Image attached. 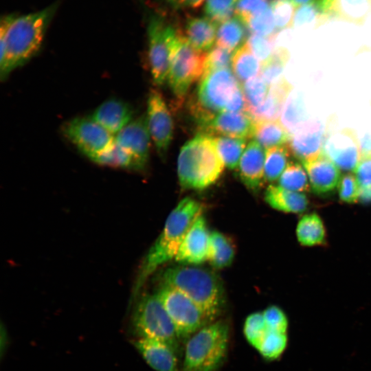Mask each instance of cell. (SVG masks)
I'll use <instances>...</instances> for the list:
<instances>
[{"mask_svg": "<svg viewBox=\"0 0 371 371\" xmlns=\"http://www.w3.org/2000/svg\"><path fill=\"white\" fill-rule=\"evenodd\" d=\"M52 9L21 16L9 15L0 28V77L5 79L16 68L28 61L38 51Z\"/></svg>", "mask_w": 371, "mask_h": 371, "instance_id": "1", "label": "cell"}, {"mask_svg": "<svg viewBox=\"0 0 371 371\" xmlns=\"http://www.w3.org/2000/svg\"><path fill=\"white\" fill-rule=\"evenodd\" d=\"M202 212V205L191 197L181 199L172 210L139 267L133 287V297L139 295L147 279L159 266L175 258L186 233Z\"/></svg>", "mask_w": 371, "mask_h": 371, "instance_id": "2", "label": "cell"}, {"mask_svg": "<svg viewBox=\"0 0 371 371\" xmlns=\"http://www.w3.org/2000/svg\"><path fill=\"white\" fill-rule=\"evenodd\" d=\"M161 285L174 288L192 300L212 322L225 304L223 284L213 271L197 265L166 269L160 276Z\"/></svg>", "mask_w": 371, "mask_h": 371, "instance_id": "3", "label": "cell"}, {"mask_svg": "<svg viewBox=\"0 0 371 371\" xmlns=\"http://www.w3.org/2000/svg\"><path fill=\"white\" fill-rule=\"evenodd\" d=\"M225 164L214 137L199 133L181 148L177 160L180 186L187 190H203L221 176Z\"/></svg>", "mask_w": 371, "mask_h": 371, "instance_id": "4", "label": "cell"}, {"mask_svg": "<svg viewBox=\"0 0 371 371\" xmlns=\"http://www.w3.org/2000/svg\"><path fill=\"white\" fill-rule=\"evenodd\" d=\"M230 330L216 319L205 326L185 344L181 371H218L227 355Z\"/></svg>", "mask_w": 371, "mask_h": 371, "instance_id": "5", "label": "cell"}, {"mask_svg": "<svg viewBox=\"0 0 371 371\" xmlns=\"http://www.w3.org/2000/svg\"><path fill=\"white\" fill-rule=\"evenodd\" d=\"M240 87L228 69H220L203 75L190 110L200 128L215 115L226 110L236 91Z\"/></svg>", "mask_w": 371, "mask_h": 371, "instance_id": "6", "label": "cell"}, {"mask_svg": "<svg viewBox=\"0 0 371 371\" xmlns=\"http://www.w3.org/2000/svg\"><path fill=\"white\" fill-rule=\"evenodd\" d=\"M133 324L140 338L161 341L177 354L181 344L175 325L156 293L146 294L136 304Z\"/></svg>", "mask_w": 371, "mask_h": 371, "instance_id": "7", "label": "cell"}, {"mask_svg": "<svg viewBox=\"0 0 371 371\" xmlns=\"http://www.w3.org/2000/svg\"><path fill=\"white\" fill-rule=\"evenodd\" d=\"M206 55V53L194 49L179 32L168 77L170 87L178 98L182 99L190 86L202 78Z\"/></svg>", "mask_w": 371, "mask_h": 371, "instance_id": "8", "label": "cell"}, {"mask_svg": "<svg viewBox=\"0 0 371 371\" xmlns=\"http://www.w3.org/2000/svg\"><path fill=\"white\" fill-rule=\"evenodd\" d=\"M172 319L181 343L211 323L201 308L178 290L161 285L156 293Z\"/></svg>", "mask_w": 371, "mask_h": 371, "instance_id": "9", "label": "cell"}, {"mask_svg": "<svg viewBox=\"0 0 371 371\" xmlns=\"http://www.w3.org/2000/svg\"><path fill=\"white\" fill-rule=\"evenodd\" d=\"M179 35L172 26L159 17L150 19L148 26V63L154 83L168 80L173 48Z\"/></svg>", "mask_w": 371, "mask_h": 371, "instance_id": "10", "label": "cell"}, {"mask_svg": "<svg viewBox=\"0 0 371 371\" xmlns=\"http://www.w3.org/2000/svg\"><path fill=\"white\" fill-rule=\"evenodd\" d=\"M66 137L91 160L107 148L114 141L113 134L89 117H76L63 128Z\"/></svg>", "mask_w": 371, "mask_h": 371, "instance_id": "11", "label": "cell"}, {"mask_svg": "<svg viewBox=\"0 0 371 371\" xmlns=\"http://www.w3.org/2000/svg\"><path fill=\"white\" fill-rule=\"evenodd\" d=\"M322 154L343 170H355L361 161L360 144L353 129L333 130L328 126Z\"/></svg>", "mask_w": 371, "mask_h": 371, "instance_id": "12", "label": "cell"}, {"mask_svg": "<svg viewBox=\"0 0 371 371\" xmlns=\"http://www.w3.org/2000/svg\"><path fill=\"white\" fill-rule=\"evenodd\" d=\"M147 123L157 153L164 159L173 136V122L161 93L151 89L147 101Z\"/></svg>", "mask_w": 371, "mask_h": 371, "instance_id": "13", "label": "cell"}, {"mask_svg": "<svg viewBox=\"0 0 371 371\" xmlns=\"http://www.w3.org/2000/svg\"><path fill=\"white\" fill-rule=\"evenodd\" d=\"M150 137L145 115L132 120L115 137V141L133 158L136 170L145 168L148 161Z\"/></svg>", "mask_w": 371, "mask_h": 371, "instance_id": "14", "label": "cell"}, {"mask_svg": "<svg viewBox=\"0 0 371 371\" xmlns=\"http://www.w3.org/2000/svg\"><path fill=\"white\" fill-rule=\"evenodd\" d=\"M210 232L203 214L186 233L175 260L183 265H199L207 260Z\"/></svg>", "mask_w": 371, "mask_h": 371, "instance_id": "15", "label": "cell"}, {"mask_svg": "<svg viewBox=\"0 0 371 371\" xmlns=\"http://www.w3.org/2000/svg\"><path fill=\"white\" fill-rule=\"evenodd\" d=\"M256 121L245 112L222 111L215 115L201 129L205 134H216L234 138L253 137Z\"/></svg>", "mask_w": 371, "mask_h": 371, "instance_id": "16", "label": "cell"}, {"mask_svg": "<svg viewBox=\"0 0 371 371\" xmlns=\"http://www.w3.org/2000/svg\"><path fill=\"white\" fill-rule=\"evenodd\" d=\"M326 130L319 121L306 122L291 134L287 143L291 155L301 162L322 153Z\"/></svg>", "mask_w": 371, "mask_h": 371, "instance_id": "17", "label": "cell"}, {"mask_svg": "<svg viewBox=\"0 0 371 371\" xmlns=\"http://www.w3.org/2000/svg\"><path fill=\"white\" fill-rule=\"evenodd\" d=\"M265 161L262 147L255 140L250 142L238 167L239 178L249 190L258 191L265 183Z\"/></svg>", "mask_w": 371, "mask_h": 371, "instance_id": "18", "label": "cell"}, {"mask_svg": "<svg viewBox=\"0 0 371 371\" xmlns=\"http://www.w3.org/2000/svg\"><path fill=\"white\" fill-rule=\"evenodd\" d=\"M307 172L310 186L318 194L332 192L340 180L339 168L322 153L302 162Z\"/></svg>", "mask_w": 371, "mask_h": 371, "instance_id": "19", "label": "cell"}, {"mask_svg": "<svg viewBox=\"0 0 371 371\" xmlns=\"http://www.w3.org/2000/svg\"><path fill=\"white\" fill-rule=\"evenodd\" d=\"M134 345L147 364L155 371H181L178 354L161 341L139 338Z\"/></svg>", "mask_w": 371, "mask_h": 371, "instance_id": "20", "label": "cell"}, {"mask_svg": "<svg viewBox=\"0 0 371 371\" xmlns=\"http://www.w3.org/2000/svg\"><path fill=\"white\" fill-rule=\"evenodd\" d=\"M325 19L362 24L371 10V0H316Z\"/></svg>", "mask_w": 371, "mask_h": 371, "instance_id": "21", "label": "cell"}, {"mask_svg": "<svg viewBox=\"0 0 371 371\" xmlns=\"http://www.w3.org/2000/svg\"><path fill=\"white\" fill-rule=\"evenodd\" d=\"M133 115V109L128 104L113 98L102 102L91 117L113 135L132 121Z\"/></svg>", "mask_w": 371, "mask_h": 371, "instance_id": "22", "label": "cell"}, {"mask_svg": "<svg viewBox=\"0 0 371 371\" xmlns=\"http://www.w3.org/2000/svg\"><path fill=\"white\" fill-rule=\"evenodd\" d=\"M292 85L282 77L270 87L264 103L257 109L248 111L255 121L277 120L282 113L286 98L291 91Z\"/></svg>", "mask_w": 371, "mask_h": 371, "instance_id": "23", "label": "cell"}, {"mask_svg": "<svg viewBox=\"0 0 371 371\" xmlns=\"http://www.w3.org/2000/svg\"><path fill=\"white\" fill-rule=\"evenodd\" d=\"M216 32V23L208 17L192 16L187 19L183 35L194 49L204 52L212 48Z\"/></svg>", "mask_w": 371, "mask_h": 371, "instance_id": "24", "label": "cell"}, {"mask_svg": "<svg viewBox=\"0 0 371 371\" xmlns=\"http://www.w3.org/2000/svg\"><path fill=\"white\" fill-rule=\"evenodd\" d=\"M265 200L272 208L287 213H301L306 210L308 203L304 193L273 184L267 186Z\"/></svg>", "mask_w": 371, "mask_h": 371, "instance_id": "25", "label": "cell"}, {"mask_svg": "<svg viewBox=\"0 0 371 371\" xmlns=\"http://www.w3.org/2000/svg\"><path fill=\"white\" fill-rule=\"evenodd\" d=\"M235 257V247L231 239L224 234L210 232L207 261L216 269L229 267Z\"/></svg>", "mask_w": 371, "mask_h": 371, "instance_id": "26", "label": "cell"}, {"mask_svg": "<svg viewBox=\"0 0 371 371\" xmlns=\"http://www.w3.org/2000/svg\"><path fill=\"white\" fill-rule=\"evenodd\" d=\"M253 137L267 149L288 143L291 133L278 120L256 121Z\"/></svg>", "mask_w": 371, "mask_h": 371, "instance_id": "27", "label": "cell"}, {"mask_svg": "<svg viewBox=\"0 0 371 371\" xmlns=\"http://www.w3.org/2000/svg\"><path fill=\"white\" fill-rule=\"evenodd\" d=\"M298 242L304 246L323 244L326 238V229L322 218L316 213L304 215L296 227Z\"/></svg>", "mask_w": 371, "mask_h": 371, "instance_id": "28", "label": "cell"}, {"mask_svg": "<svg viewBox=\"0 0 371 371\" xmlns=\"http://www.w3.org/2000/svg\"><path fill=\"white\" fill-rule=\"evenodd\" d=\"M245 24L234 16L221 23L216 32V45L231 52L242 46L245 39Z\"/></svg>", "mask_w": 371, "mask_h": 371, "instance_id": "29", "label": "cell"}, {"mask_svg": "<svg viewBox=\"0 0 371 371\" xmlns=\"http://www.w3.org/2000/svg\"><path fill=\"white\" fill-rule=\"evenodd\" d=\"M283 107L282 124L291 134L307 122L308 116L302 93H292Z\"/></svg>", "mask_w": 371, "mask_h": 371, "instance_id": "30", "label": "cell"}, {"mask_svg": "<svg viewBox=\"0 0 371 371\" xmlns=\"http://www.w3.org/2000/svg\"><path fill=\"white\" fill-rule=\"evenodd\" d=\"M260 61L251 52L246 43L236 50L232 58V68L236 78L245 82L258 76L260 71Z\"/></svg>", "mask_w": 371, "mask_h": 371, "instance_id": "31", "label": "cell"}, {"mask_svg": "<svg viewBox=\"0 0 371 371\" xmlns=\"http://www.w3.org/2000/svg\"><path fill=\"white\" fill-rule=\"evenodd\" d=\"M291 153L287 144L267 149L265 161V180L273 182L280 178L285 170Z\"/></svg>", "mask_w": 371, "mask_h": 371, "instance_id": "32", "label": "cell"}, {"mask_svg": "<svg viewBox=\"0 0 371 371\" xmlns=\"http://www.w3.org/2000/svg\"><path fill=\"white\" fill-rule=\"evenodd\" d=\"M214 139L218 152L225 166L230 170L238 168L246 146V139L225 136H219Z\"/></svg>", "mask_w": 371, "mask_h": 371, "instance_id": "33", "label": "cell"}, {"mask_svg": "<svg viewBox=\"0 0 371 371\" xmlns=\"http://www.w3.org/2000/svg\"><path fill=\"white\" fill-rule=\"evenodd\" d=\"M306 173L301 164L289 161L278 179V186L291 191L304 193L310 188Z\"/></svg>", "mask_w": 371, "mask_h": 371, "instance_id": "34", "label": "cell"}, {"mask_svg": "<svg viewBox=\"0 0 371 371\" xmlns=\"http://www.w3.org/2000/svg\"><path fill=\"white\" fill-rule=\"evenodd\" d=\"M91 161L102 166L136 170L132 156L115 139Z\"/></svg>", "mask_w": 371, "mask_h": 371, "instance_id": "35", "label": "cell"}, {"mask_svg": "<svg viewBox=\"0 0 371 371\" xmlns=\"http://www.w3.org/2000/svg\"><path fill=\"white\" fill-rule=\"evenodd\" d=\"M289 59V53L284 47L276 49L271 56L261 64L260 74L271 86L278 82Z\"/></svg>", "mask_w": 371, "mask_h": 371, "instance_id": "36", "label": "cell"}, {"mask_svg": "<svg viewBox=\"0 0 371 371\" xmlns=\"http://www.w3.org/2000/svg\"><path fill=\"white\" fill-rule=\"evenodd\" d=\"M287 345V333L268 329L257 351L265 360L276 361L284 353Z\"/></svg>", "mask_w": 371, "mask_h": 371, "instance_id": "37", "label": "cell"}, {"mask_svg": "<svg viewBox=\"0 0 371 371\" xmlns=\"http://www.w3.org/2000/svg\"><path fill=\"white\" fill-rule=\"evenodd\" d=\"M270 87L260 75L244 82L243 91L246 101L245 111L248 112L260 106L266 100Z\"/></svg>", "mask_w": 371, "mask_h": 371, "instance_id": "38", "label": "cell"}, {"mask_svg": "<svg viewBox=\"0 0 371 371\" xmlns=\"http://www.w3.org/2000/svg\"><path fill=\"white\" fill-rule=\"evenodd\" d=\"M267 330L262 311L249 314L244 322L243 331L245 338L256 350Z\"/></svg>", "mask_w": 371, "mask_h": 371, "instance_id": "39", "label": "cell"}, {"mask_svg": "<svg viewBox=\"0 0 371 371\" xmlns=\"http://www.w3.org/2000/svg\"><path fill=\"white\" fill-rule=\"evenodd\" d=\"M245 25L253 34L271 38L276 27L271 6L251 17Z\"/></svg>", "mask_w": 371, "mask_h": 371, "instance_id": "40", "label": "cell"}, {"mask_svg": "<svg viewBox=\"0 0 371 371\" xmlns=\"http://www.w3.org/2000/svg\"><path fill=\"white\" fill-rule=\"evenodd\" d=\"M316 0L311 3L302 5L296 8L293 16V25L297 27H302L311 25H318L324 21Z\"/></svg>", "mask_w": 371, "mask_h": 371, "instance_id": "41", "label": "cell"}, {"mask_svg": "<svg viewBox=\"0 0 371 371\" xmlns=\"http://www.w3.org/2000/svg\"><path fill=\"white\" fill-rule=\"evenodd\" d=\"M276 30H282L293 25L295 6L290 0H271Z\"/></svg>", "mask_w": 371, "mask_h": 371, "instance_id": "42", "label": "cell"}, {"mask_svg": "<svg viewBox=\"0 0 371 371\" xmlns=\"http://www.w3.org/2000/svg\"><path fill=\"white\" fill-rule=\"evenodd\" d=\"M238 0H205V12L209 19L215 23L232 17Z\"/></svg>", "mask_w": 371, "mask_h": 371, "instance_id": "43", "label": "cell"}, {"mask_svg": "<svg viewBox=\"0 0 371 371\" xmlns=\"http://www.w3.org/2000/svg\"><path fill=\"white\" fill-rule=\"evenodd\" d=\"M232 52L219 46L212 48L206 55L203 74L220 69H229L232 63Z\"/></svg>", "mask_w": 371, "mask_h": 371, "instance_id": "44", "label": "cell"}, {"mask_svg": "<svg viewBox=\"0 0 371 371\" xmlns=\"http://www.w3.org/2000/svg\"><path fill=\"white\" fill-rule=\"evenodd\" d=\"M262 314L269 330L288 333L289 319L281 308L276 305H271L262 311Z\"/></svg>", "mask_w": 371, "mask_h": 371, "instance_id": "45", "label": "cell"}, {"mask_svg": "<svg viewBox=\"0 0 371 371\" xmlns=\"http://www.w3.org/2000/svg\"><path fill=\"white\" fill-rule=\"evenodd\" d=\"M269 7V0H238L234 13L245 24L251 17Z\"/></svg>", "mask_w": 371, "mask_h": 371, "instance_id": "46", "label": "cell"}, {"mask_svg": "<svg viewBox=\"0 0 371 371\" xmlns=\"http://www.w3.org/2000/svg\"><path fill=\"white\" fill-rule=\"evenodd\" d=\"M273 38L251 34L247 41L246 45L254 56L262 63L273 54Z\"/></svg>", "mask_w": 371, "mask_h": 371, "instance_id": "47", "label": "cell"}, {"mask_svg": "<svg viewBox=\"0 0 371 371\" xmlns=\"http://www.w3.org/2000/svg\"><path fill=\"white\" fill-rule=\"evenodd\" d=\"M359 185L355 175L347 173L341 177L338 184L339 199L347 203L359 201Z\"/></svg>", "mask_w": 371, "mask_h": 371, "instance_id": "48", "label": "cell"}, {"mask_svg": "<svg viewBox=\"0 0 371 371\" xmlns=\"http://www.w3.org/2000/svg\"><path fill=\"white\" fill-rule=\"evenodd\" d=\"M354 172L359 187L371 186V158L361 159Z\"/></svg>", "mask_w": 371, "mask_h": 371, "instance_id": "49", "label": "cell"}, {"mask_svg": "<svg viewBox=\"0 0 371 371\" xmlns=\"http://www.w3.org/2000/svg\"><path fill=\"white\" fill-rule=\"evenodd\" d=\"M175 8H196L199 7L205 0H165Z\"/></svg>", "mask_w": 371, "mask_h": 371, "instance_id": "50", "label": "cell"}, {"mask_svg": "<svg viewBox=\"0 0 371 371\" xmlns=\"http://www.w3.org/2000/svg\"><path fill=\"white\" fill-rule=\"evenodd\" d=\"M359 200L362 202L371 201V186L360 187Z\"/></svg>", "mask_w": 371, "mask_h": 371, "instance_id": "51", "label": "cell"}, {"mask_svg": "<svg viewBox=\"0 0 371 371\" xmlns=\"http://www.w3.org/2000/svg\"><path fill=\"white\" fill-rule=\"evenodd\" d=\"M315 0H290L295 8L311 3Z\"/></svg>", "mask_w": 371, "mask_h": 371, "instance_id": "52", "label": "cell"}]
</instances>
